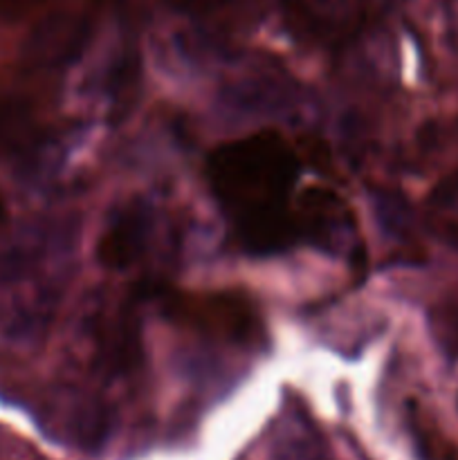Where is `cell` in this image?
<instances>
[{
	"label": "cell",
	"instance_id": "cell-1",
	"mask_svg": "<svg viewBox=\"0 0 458 460\" xmlns=\"http://www.w3.org/2000/svg\"><path fill=\"white\" fill-rule=\"evenodd\" d=\"M299 164L278 135L260 133L220 146L209 160L214 196L242 245L269 254L296 238L290 196Z\"/></svg>",
	"mask_w": 458,
	"mask_h": 460
},
{
	"label": "cell",
	"instance_id": "cell-2",
	"mask_svg": "<svg viewBox=\"0 0 458 460\" xmlns=\"http://www.w3.org/2000/svg\"><path fill=\"white\" fill-rule=\"evenodd\" d=\"M286 7L301 27L319 31L335 30L353 21L359 0H286Z\"/></svg>",
	"mask_w": 458,
	"mask_h": 460
},
{
	"label": "cell",
	"instance_id": "cell-3",
	"mask_svg": "<svg viewBox=\"0 0 458 460\" xmlns=\"http://www.w3.org/2000/svg\"><path fill=\"white\" fill-rule=\"evenodd\" d=\"M142 229L144 223L139 216L126 214L103 238V259L117 265L128 263L137 247L142 245Z\"/></svg>",
	"mask_w": 458,
	"mask_h": 460
},
{
	"label": "cell",
	"instance_id": "cell-4",
	"mask_svg": "<svg viewBox=\"0 0 458 460\" xmlns=\"http://www.w3.org/2000/svg\"><path fill=\"white\" fill-rule=\"evenodd\" d=\"M278 460H323L321 452L317 447V440L313 436L296 434V436H286L281 438L277 449Z\"/></svg>",
	"mask_w": 458,
	"mask_h": 460
}]
</instances>
